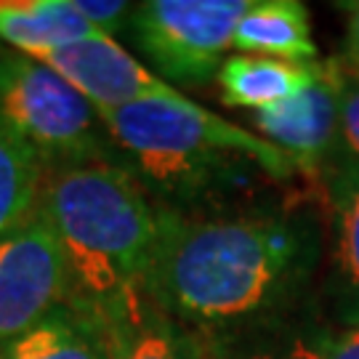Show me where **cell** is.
I'll return each mask as SVG.
<instances>
[{
	"label": "cell",
	"instance_id": "1",
	"mask_svg": "<svg viewBox=\"0 0 359 359\" xmlns=\"http://www.w3.org/2000/svg\"><path fill=\"white\" fill-rule=\"evenodd\" d=\"M317 256V231L306 216L266 208L210 216L160 208L147 287L187 330L226 333L287 317Z\"/></svg>",
	"mask_w": 359,
	"mask_h": 359
},
{
	"label": "cell",
	"instance_id": "2",
	"mask_svg": "<svg viewBox=\"0 0 359 359\" xmlns=\"http://www.w3.org/2000/svg\"><path fill=\"white\" fill-rule=\"evenodd\" d=\"M38 208L65 256L69 304L104 311L147 285L160 208L123 163L48 168Z\"/></svg>",
	"mask_w": 359,
	"mask_h": 359
},
{
	"label": "cell",
	"instance_id": "3",
	"mask_svg": "<svg viewBox=\"0 0 359 359\" xmlns=\"http://www.w3.org/2000/svg\"><path fill=\"white\" fill-rule=\"evenodd\" d=\"M123 165L144 189L165 200V210H184L210 192L243 184L250 168L271 179H290V157L253 130L218 117L197 102H136L96 109Z\"/></svg>",
	"mask_w": 359,
	"mask_h": 359
},
{
	"label": "cell",
	"instance_id": "4",
	"mask_svg": "<svg viewBox=\"0 0 359 359\" xmlns=\"http://www.w3.org/2000/svg\"><path fill=\"white\" fill-rule=\"evenodd\" d=\"M0 120L25 139L43 168L123 163L96 107L43 62L3 46Z\"/></svg>",
	"mask_w": 359,
	"mask_h": 359
},
{
	"label": "cell",
	"instance_id": "5",
	"mask_svg": "<svg viewBox=\"0 0 359 359\" xmlns=\"http://www.w3.org/2000/svg\"><path fill=\"white\" fill-rule=\"evenodd\" d=\"M253 0H147L130 38L147 65L173 88H203L226 62L234 27Z\"/></svg>",
	"mask_w": 359,
	"mask_h": 359
},
{
	"label": "cell",
	"instance_id": "6",
	"mask_svg": "<svg viewBox=\"0 0 359 359\" xmlns=\"http://www.w3.org/2000/svg\"><path fill=\"white\" fill-rule=\"evenodd\" d=\"M69 301L65 256L40 208L0 234V344Z\"/></svg>",
	"mask_w": 359,
	"mask_h": 359
},
{
	"label": "cell",
	"instance_id": "7",
	"mask_svg": "<svg viewBox=\"0 0 359 359\" xmlns=\"http://www.w3.org/2000/svg\"><path fill=\"white\" fill-rule=\"evenodd\" d=\"M250 126L261 139L290 157L295 170L306 176H325L341 152V120H338V86L335 62H320L317 75L301 93L280 104L256 109Z\"/></svg>",
	"mask_w": 359,
	"mask_h": 359
},
{
	"label": "cell",
	"instance_id": "8",
	"mask_svg": "<svg viewBox=\"0 0 359 359\" xmlns=\"http://www.w3.org/2000/svg\"><path fill=\"white\" fill-rule=\"evenodd\" d=\"M38 62L59 72L96 109H115L136 102H192L109 38L83 40L46 53Z\"/></svg>",
	"mask_w": 359,
	"mask_h": 359
},
{
	"label": "cell",
	"instance_id": "9",
	"mask_svg": "<svg viewBox=\"0 0 359 359\" xmlns=\"http://www.w3.org/2000/svg\"><path fill=\"white\" fill-rule=\"evenodd\" d=\"M322 179L333 213V314L344 327H359V160L341 149Z\"/></svg>",
	"mask_w": 359,
	"mask_h": 359
},
{
	"label": "cell",
	"instance_id": "10",
	"mask_svg": "<svg viewBox=\"0 0 359 359\" xmlns=\"http://www.w3.org/2000/svg\"><path fill=\"white\" fill-rule=\"evenodd\" d=\"M96 314L107 325L112 359H197L192 330L173 320L147 285Z\"/></svg>",
	"mask_w": 359,
	"mask_h": 359
},
{
	"label": "cell",
	"instance_id": "11",
	"mask_svg": "<svg viewBox=\"0 0 359 359\" xmlns=\"http://www.w3.org/2000/svg\"><path fill=\"white\" fill-rule=\"evenodd\" d=\"M0 359H112L102 314L62 304L27 333L0 344Z\"/></svg>",
	"mask_w": 359,
	"mask_h": 359
},
{
	"label": "cell",
	"instance_id": "12",
	"mask_svg": "<svg viewBox=\"0 0 359 359\" xmlns=\"http://www.w3.org/2000/svg\"><path fill=\"white\" fill-rule=\"evenodd\" d=\"M93 38L104 35L80 16L72 0H0V46L16 53L40 59Z\"/></svg>",
	"mask_w": 359,
	"mask_h": 359
},
{
	"label": "cell",
	"instance_id": "13",
	"mask_svg": "<svg viewBox=\"0 0 359 359\" xmlns=\"http://www.w3.org/2000/svg\"><path fill=\"white\" fill-rule=\"evenodd\" d=\"M231 48L293 65L317 62L309 8L298 0H253L234 27Z\"/></svg>",
	"mask_w": 359,
	"mask_h": 359
},
{
	"label": "cell",
	"instance_id": "14",
	"mask_svg": "<svg viewBox=\"0 0 359 359\" xmlns=\"http://www.w3.org/2000/svg\"><path fill=\"white\" fill-rule=\"evenodd\" d=\"M197 359H327V335L287 317L226 333H192Z\"/></svg>",
	"mask_w": 359,
	"mask_h": 359
},
{
	"label": "cell",
	"instance_id": "15",
	"mask_svg": "<svg viewBox=\"0 0 359 359\" xmlns=\"http://www.w3.org/2000/svg\"><path fill=\"white\" fill-rule=\"evenodd\" d=\"M317 65H293L266 56H248L234 53L218 69L221 99L229 107L240 109H264L271 104H280L306 88L317 75Z\"/></svg>",
	"mask_w": 359,
	"mask_h": 359
},
{
	"label": "cell",
	"instance_id": "16",
	"mask_svg": "<svg viewBox=\"0 0 359 359\" xmlns=\"http://www.w3.org/2000/svg\"><path fill=\"white\" fill-rule=\"evenodd\" d=\"M43 173L46 168L35 149L0 120V234L38 208Z\"/></svg>",
	"mask_w": 359,
	"mask_h": 359
},
{
	"label": "cell",
	"instance_id": "17",
	"mask_svg": "<svg viewBox=\"0 0 359 359\" xmlns=\"http://www.w3.org/2000/svg\"><path fill=\"white\" fill-rule=\"evenodd\" d=\"M335 62L338 86V120H341V149L359 160V75H354L341 59Z\"/></svg>",
	"mask_w": 359,
	"mask_h": 359
},
{
	"label": "cell",
	"instance_id": "18",
	"mask_svg": "<svg viewBox=\"0 0 359 359\" xmlns=\"http://www.w3.org/2000/svg\"><path fill=\"white\" fill-rule=\"evenodd\" d=\"M80 16L104 38L115 40L117 32L130 29V19L136 6L128 0H72Z\"/></svg>",
	"mask_w": 359,
	"mask_h": 359
},
{
	"label": "cell",
	"instance_id": "19",
	"mask_svg": "<svg viewBox=\"0 0 359 359\" xmlns=\"http://www.w3.org/2000/svg\"><path fill=\"white\" fill-rule=\"evenodd\" d=\"M327 359H359V327H344L327 335Z\"/></svg>",
	"mask_w": 359,
	"mask_h": 359
},
{
	"label": "cell",
	"instance_id": "20",
	"mask_svg": "<svg viewBox=\"0 0 359 359\" xmlns=\"http://www.w3.org/2000/svg\"><path fill=\"white\" fill-rule=\"evenodd\" d=\"M346 16H348V27H346V59L344 65L359 75V0L354 3H346Z\"/></svg>",
	"mask_w": 359,
	"mask_h": 359
},
{
	"label": "cell",
	"instance_id": "21",
	"mask_svg": "<svg viewBox=\"0 0 359 359\" xmlns=\"http://www.w3.org/2000/svg\"><path fill=\"white\" fill-rule=\"evenodd\" d=\"M0 51H3V46H0Z\"/></svg>",
	"mask_w": 359,
	"mask_h": 359
}]
</instances>
